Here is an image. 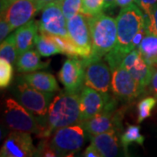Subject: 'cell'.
Returning a JSON list of instances; mask_svg holds the SVG:
<instances>
[{"mask_svg":"<svg viewBox=\"0 0 157 157\" xmlns=\"http://www.w3.org/2000/svg\"><path fill=\"white\" fill-rule=\"evenodd\" d=\"M146 17L147 31L157 36V3L152 7L149 14Z\"/></svg>","mask_w":157,"mask_h":157,"instance_id":"cell-30","label":"cell"},{"mask_svg":"<svg viewBox=\"0 0 157 157\" xmlns=\"http://www.w3.org/2000/svg\"><path fill=\"white\" fill-rule=\"evenodd\" d=\"M46 123L51 135L58 128L81 123L78 94L66 91L57 95L51 102Z\"/></svg>","mask_w":157,"mask_h":157,"instance_id":"cell-2","label":"cell"},{"mask_svg":"<svg viewBox=\"0 0 157 157\" xmlns=\"http://www.w3.org/2000/svg\"><path fill=\"white\" fill-rule=\"evenodd\" d=\"M93 58H104L117 42V23L113 17L100 13L88 17Z\"/></svg>","mask_w":157,"mask_h":157,"instance_id":"cell-3","label":"cell"},{"mask_svg":"<svg viewBox=\"0 0 157 157\" xmlns=\"http://www.w3.org/2000/svg\"><path fill=\"white\" fill-rule=\"evenodd\" d=\"M144 60L152 67L157 64V36L147 31L138 47Z\"/></svg>","mask_w":157,"mask_h":157,"instance_id":"cell-21","label":"cell"},{"mask_svg":"<svg viewBox=\"0 0 157 157\" xmlns=\"http://www.w3.org/2000/svg\"><path fill=\"white\" fill-rule=\"evenodd\" d=\"M116 6L115 0H104V11L113 9Z\"/></svg>","mask_w":157,"mask_h":157,"instance_id":"cell-36","label":"cell"},{"mask_svg":"<svg viewBox=\"0 0 157 157\" xmlns=\"http://www.w3.org/2000/svg\"><path fill=\"white\" fill-rule=\"evenodd\" d=\"M121 121L122 116L121 113L115 110H107L82 121L80 125L91 136L110 131L117 132L118 129L121 128Z\"/></svg>","mask_w":157,"mask_h":157,"instance_id":"cell-15","label":"cell"},{"mask_svg":"<svg viewBox=\"0 0 157 157\" xmlns=\"http://www.w3.org/2000/svg\"><path fill=\"white\" fill-rule=\"evenodd\" d=\"M157 103L156 97H146L139 102L138 110V122L140 123L144 120L151 116L152 110Z\"/></svg>","mask_w":157,"mask_h":157,"instance_id":"cell-25","label":"cell"},{"mask_svg":"<svg viewBox=\"0 0 157 157\" xmlns=\"http://www.w3.org/2000/svg\"><path fill=\"white\" fill-rule=\"evenodd\" d=\"M39 25L40 33L67 37V18L63 14L59 0L45 5L42 10Z\"/></svg>","mask_w":157,"mask_h":157,"instance_id":"cell-11","label":"cell"},{"mask_svg":"<svg viewBox=\"0 0 157 157\" xmlns=\"http://www.w3.org/2000/svg\"><path fill=\"white\" fill-rule=\"evenodd\" d=\"M35 45L37 52L42 57H50L58 53H61L59 45L49 34L44 33L38 34L35 38Z\"/></svg>","mask_w":157,"mask_h":157,"instance_id":"cell-22","label":"cell"},{"mask_svg":"<svg viewBox=\"0 0 157 157\" xmlns=\"http://www.w3.org/2000/svg\"><path fill=\"white\" fill-rule=\"evenodd\" d=\"M67 27L68 37L76 46L78 57L86 59L91 56L93 48L88 17L80 12L67 20Z\"/></svg>","mask_w":157,"mask_h":157,"instance_id":"cell-10","label":"cell"},{"mask_svg":"<svg viewBox=\"0 0 157 157\" xmlns=\"http://www.w3.org/2000/svg\"><path fill=\"white\" fill-rule=\"evenodd\" d=\"M111 88L113 94L123 101H133L143 93L122 63L112 71Z\"/></svg>","mask_w":157,"mask_h":157,"instance_id":"cell-12","label":"cell"},{"mask_svg":"<svg viewBox=\"0 0 157 157\" xmlns=\"http://www.w3.org/2000/svg\"><path fill=\"white\" fill-rule=\"evenodd\" d=\"M13 75L12 64L4 59H0V86L6 88L11 84Z\"/></svg>","mask_w":157,"mask_h":157,"instance_id":"cell-27","label":"cell"},{"mask_svg":"<svg viewBox=\"0 0 157 157\" xmlns=\"http://www.w3.org/2000/svg\"><path fill=\"white\" fill-rule=\"evenodd\" d=\"M59 78L67 93L78 94L85 84V69L82 59H79L78 57H69L62 66Z\"/></svg>","mask_w":157,"mask_h":157,"instance_id":"cell-13","label":"cell"},{"mask_svg":"<svg viewBox=\"0 0 157 157\" xmlns=\"http://www.w3.org/2000/svg\"><path fill=\"white\" fill-rule=\"evenodd\" d=\"M39 31V22L34 19L30 20L28 23L17 29L14 37L18 55L33 48L35 45V38Z\"/></svg>","mask_w":157,"mask_h":157,"instance_id":"cell-17","label":"cell"},{"mask_svg":"<svg viewBox=\"0 0 157 157\" xmlns=\"http://www.w3.org/2000/svg\"><path fill=\"white\" fill-rule=\"evenodd\" d=\"M135 3L145 13V15L147 16L151 11L152 7L157 3V0H135Z\"/></svg>","mask_w":157,"mask_h":157,"instance_id":"cell-31","label":"cell"},{"mask_svg":"<svg viewBox=\"0 0 157 157\" xmlns=\"http://www.w3.org/2000/svg\"><path fill=\"white\" fill-rule=\"evenodd\" d=\"M121 63L128 70L141 90L144 92L147 86L150 84L154 67L144 60L138 48L133 49L128 53Z\"/></svg>","mask_w":157,"mask_h":157,"instance_id":"cell-16","label":"cell"},{"mask_svg":"<svg viewBox=\"0 0 157 157\" xmlns=\"http://www.w3.org/2000/svg\"><path fill=\"white\" fill-rule=\"evenodd\" d=\"M104 11V0H83L81 13L87 17L96 16Z\"/></svg>","mask_w":157,"mask_h":157,"instance_id":"cell-28","label":"cell"},{"mask_svg":"<svg viewBox=\"0 0 157 157\" xmlns=\"http://www.w3.org/2000/svg\"><path fill=\"white\" fill-rule=\"evenodd\" d=\"M34 156H57V154L51 145L50 138L41 139V141L39 142V146H38V148H36Z\"/></svg>","mask_w":157,"mask_h":157,"instance_id":"cell-29","label":"cell"},{"mask_svg":"<svg viewBox=\"0 0 157 157\" xmlns=\"http://www.w3.org/2000/svg\"><path fill=\"white\" fill-rule=\"evenodd\" d=\"M82 155L85 157H101L100 152L92 143L86 148Z\"/></svg>","mask_w":157,"mask_h":157,"instance_id":"cell-33","label":"cell"},{"mask_svg":"<svg viewBox=\"0 0 157 157\" xmlns=\"http://www.w3.org/2000/svg\"><path fill=\"white\" fill-rule=\"evenodd\" d=\"M121 144L123 147L125 153L127 154L128 147L132 143H137L140 146L144 143V136L140 134V128L139 126L135 125H129L123 134L121 135Z\"/></svg>","mask_w":157,"mask_h":157,"instance_id":"cell-23","label":"cell"},{"mask_svg":"<svg viewBox=\"0 0 157 157\" xmlns=\"http://www.w3.org/2000/svg\"><path fill=\"white\" fill-rule=\"evenodd\" d=\"M62 11L67 20L72 18L82 11L83 0H59Z\"/></svg>","mask_w":157,"mask_h":157,"instance_id":"cell-26","label":"cell"},{"mask_svg":"<svg viewBox=\"0 0 157 157\" xmlns=\"http://www.w3.org/2000/svg\"><path fill=\"white\" fill-rule=\"evenodd\" d=\"M11 31H12V29H11V25H9V23L7 22L5 18L1 17V21H0V41L3 42Z\"/></svg>","mask_w":157,"mask_h":157,"instance_id":"cell-32","label":"cell"},{"mask_svg":"<svg viewBox=\"0 0 157 157\" xmlns=\"http://www.w3.org/2000/svg\"><path fill=\"white\" fill-rule=\"evenodd\" d=\"M116 45L104 57L112 71L134 49L133 41L136 34L146 27V15L143 14V11L139 6L133 4L121 8L116 18Z\"/></svg>","mask_w":157,"mask_h":157,"instance_id":"cell-1","label":"cell"},{"mask_svg":"<svg viewBox=\"0 0 157 157\" xmlns=\"http://www.w3.org/2000/svg\"><path fill=\"white\" fill-rule=\"evenodd\" d=\"M115 2H116V6L124 8L130 5H133L135 2V0H115Z\"/></svg>","mask_w":157,"mask_h":157,"instance_id":"cell-35","label":"cell"},{"mask_svg":"<svg viewBox=\"0 0 157 157\" xmlns=\"http://www.w3.org/2000/svg\"><path fill=\"white\" fill-rule=\"evenodd\" d=\"M24 79L34 88L45 93H55L59 90L55 77L46 72H31L22 75Z\"/></svg>","mask_w":157,"mask_h":157,"instance_id":"cell-19","label":"cell"},{"mask_svg":"<svg viewBox=\"0 0 157 157\" xmlns=\"http://www.w3.org/2000/svg\"><path fill=\"white\" fill-rule=\"evenodd\" d=\"M5 118L7 126L12 130L35 134L40 139L44 138L45 128L40 120L17 101L11 98L6 100Z\"/></svg>","mask_w":157,"mask_h":157,"instance_id":"cell-4","label":"cell"},{"mask_svg":"<svg viewBox=\"0 0 157 157\" xmlns=\"http://www.w3.org/2000/svg\"><path fill=\"white\" fill-rule=\"evenodd\" d=\"M17 57L18 54L15 42V37L14 34H12L8 38H6L3 42H1L0 59H4L12 65H15L17 63Z\"/></svg>","mask_w":157,"mask_h":157,"instance_id":"cell-24","label":"cell"},{"mask_svg":"<svg viewBox=\"0 0 157 157\" xmlns=\"http://www.w3.org/2000/svg\"><path fill=\"white\" fill-rule=\"evenodd\" d=\"M45 5L39 0H13L1 7V17L11 25L12 31L28 23Z\"/></svg>","mask_w":157,"mask_h":157,"instance_id":"cell-8","label":"cell"},{"mask_svg":"<svg viewBox=\"0 0 157 157\" xmlns=\"http://www.w3.org/2000/svg\"><path fill=\"white\" fill-rule=\"evenodd\" d=\"M85 141V130L80 124L56 129L51 135L50 142L57 156H73Z\"/></svg>","mask_w":157,"mask_h":157,"instance_id":"cell-6","label":"cell"},{"mask_svg":"<svg viewBox=\"0 0 157 157\" xmlns=\"http://www.w3.org/2000/svg\"><path fill=\"white\" fill-rule=\"evenodd\" d=\"M116 101L108 94L85 86L79 94L81 122L107 110H115Z\"/></svg>","mask_w":157,"mask_h":157,"instance_id":"cell-7","label":"cell"},{"mask_svg":"<svg viewBox=\"0 0 157 157\" xmlns=\"http://www.w3.org/2000/svg\"><path fill=\"white\" fill-rule=\"evenodd\" d=\"M85 69V86L108 93L112 83V70L105 59L88 57L82 59Z\"/></svg>","mask_w":157,"mask_h":157,"instance_id":"cell-9","label":"cell"},{"mask_svg":"<svg viewBox=\"0 0 157 157\" xmlns=\"http://www.w3.org/2000/svg\"><path fill=\"white\" fill-rule=\"evenodd\" d=\"M91 143L100 152L101 157L117 156L120 153L119 139L116 131L89 136Z\"/></svg>","mask_w":157,"mask_h":157,"instance_id":"cell-18","label":"cell"},{"mask_svg":"<svg viewBox=\"0 0 157 157\" xmlns=\"http://www.w3.org/2000/svg\"><path fill=\"white\" fill-rule=\"evenodd\" d=\"M36 148L33 146L31 134L13 130L4 141L0 155L2 157L34 156Z\"/></svg>","mask_w":157,"mask_h":157,"instance_id":"cell-14","label":"cell"},{"mask_svg":"<svg viewBox=\"0 0 157 157\" xmlns=\"http://www.w3.org/2000/svg\"><path fill=\"white\" fill-rule=\"evenodd\" d=\"M11 1H13V0H1V7L6 6V5H8L9 3H11Z\"/></svg>","mask_w":157,"mask_h":157,"instance_id":"cell-37","label":"cell"},{"mask_svg":"<svg viewBox=\"0 0 157 157\" xmlns=\"http://www.w3.org/2000/svg\"><path fill=\"white\" fill-rule=\"evenodd\" d=\"M153 67H154V73H153V75H152L151 81H150L149 86H150L151 92L157 98V64L155 65Z\"/></svg>","mask_w":157,"mask_h":157,"instance_id":"cell-34","label":"cell"},{"mask_svg":"<svg viewBox=\"0 0 157 157\" xmlns=\"http://www.w3.org/2000/svg\"><path fill=\"white\" fill-rule=\"evenodd\" d=\"M40 1L42 4H44V5H47V4H49V3H52V2H54V1H57V0H39Z\"/></svg>","mask_w":157,"mask_h":157,"instance_id":"cell-38","label":"cell"},{"mask_svg":"<svg viewBox=\"0 0 157 157\" xmlns=\"http://www.w3.org/2000/svg\"><path fill=\"white\" fill-rule=\"evenodd\" d=\"M49 61L42 62L40 60V54L37 50H30L23 52L22 54L18 55L17 59V71L19 73H31L35 72L36 70L45 68L48 67Z\"/></svg>","mask_w":157,"mask_h":157,"instance_id":"cell-20","label":"cell"},{"mask_svg":"<svg viewBox=\"0 0 157 157\" xmlns=\"http://www.w3.org/2000/svg\"><path fill=\"white\" fill-rule=\"evenodd\" d=\"M13 94L17 101L36 116L43 117L48 113L52 93H45L34 88L19 76L16 81Z\"/></svg>","mask_w":157,"mask_h":157,"instance_id":"cell-5","label":"cell"}]
</instances>
